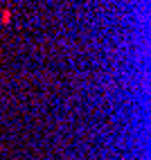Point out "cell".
Instances as JSON below:
<instances>
[{
    "instance_id": "1",
    "label": "cell",
    "mask_w": 151,
    "mask_h": 160,
    "mask_svg": "<svg viewBox=\"0 0 151 160\" xmlns=\"http://www.w3.org/2000/svg\"><path fill=\"white\" fill-rule=\"evenodd\" d=\"M9 20H12V9H3L0 12V25H9Z\"/></svg>"
}]
</instances>
